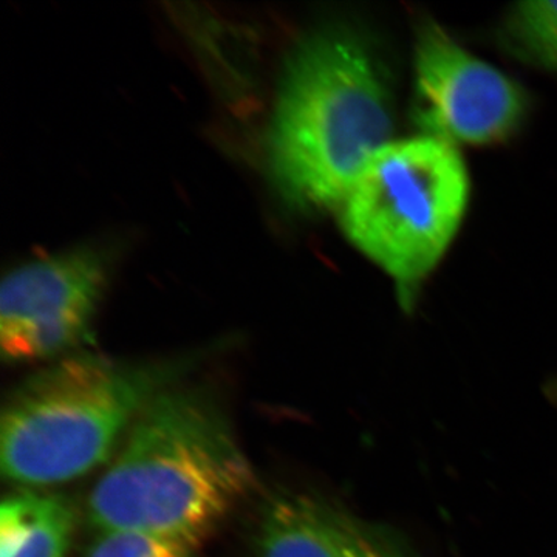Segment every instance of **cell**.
Returning <instances> with one entry per match:
<instances>
[{
	"label": "cell",
	"mask_w": 557,
	"mask_h": 557,
	"mask_svg": "<svg viewBox=\"0 0 557 557\" xmlns=\"http://www.w3.org/2000/svg\"><path fill=\"white\" fill-rule=\"evenodd\" d=\"M255 485L222 410L194 388L150 399L91 490L89 520L104 533L200 542Z\"/></svg>",
	"instance_id": "obj_1"
},
{
	"label": "cell",
	"mask_w": 557,
	"mask_h": 557,
	"mask_svg": "<svg viewBox=\"0 0 557 557\" xmlns=\"http://www.w3.org/2000/svg\"><path fill=\"white\" fill-rule=\"evenodd\" d=\"M394 97L368 40L347 27L311 33L289 54L274 102L269 161L300 209L339 207L370 160L394 141Z\"/></svg>",
	"instance_id": "obj_2"
},
{
	"label": "cell",
	"mask_w": 557,
	"mask_h": 557,
	"mask_svg": "<svg viewBox=\"0 0 557 557\" xmlns=\"http://www.w3.org/2000/svg\"><path fill=\"white\" fill-rule=\"evenodd\" d=\"M171 362L131 364L76 355L32 375L2 413L0 461L11 482L44 487L109 460L150 399L172 386Z\"/></svg>",
	"instance_id": "obj_3"
},
{
	"label": "cell",
	"mask_w": 557,
	"mask_h": 557,
	"mask_svg": "<svg viewBox=\"0 0 557 557\" xmlns=\"http://www.w3.org/2000/svg\"><path fill=\"white\" fill-rule=\"evenodd\" d=\"M469 193L460 150L418 135L381 149L339 205L347 239L394 281L403 309L456 239Z\"/></svg>",
	"instance_id": "obj_4"
},
{
	"label": "cell",
	"mask_w": 557,
	"mask_h": 557,
	"mask_svg": "<svg viewBox=\"0 0 557 557\" xmlns=\"http://www.w3.org/2000/svg\"><path fill=\"white\" fill-rule=\"evenodd\" d=\"M527 112L518 83L469 53L432 17L418 21L410 116L420 135L456 148L497 145L519 131Z\"/></svg>",
	"instance_id": "obj_5"
},
{
	"label": "cell",
	"mask_w": 557,
	"mask_h": 557,
	"mask_svg": "<svg viewBox=\"0 0 557 557\" xmlns=\"http://www.w3.org/2000/svg\"><path fill=\"white\" fill-rule=\"evenodd\" d=\"M109 277L98 248H75L10 271L0 288L5 361L57 357L86 339Z\"/></svg>",
	"instance_id": "obj_6"
},
{
	"label": "cell",
	"mask_w": 557,
	"mask_h": 557,
	"mask_svg": "<svg viewBox=\"0 0 557 557\" xmlns=\"http://www.w3.org/2000/svg\"><path fill=\"white\" fill-rule=\"evenodd\" d=\"M258 557H383L397 542L322 498L284 494L267 505Z\"/></svg>",
	"instance_id": "obj_7"
},
{
	"label": "cell",
	"mask_w": 557,
	"mask_h": 557,
	"mask_svg": "<svg viewBox=\"0 0 557 557\" xmlns=\"http://www.w3.org/2000/svg\"><path fill=\"white\" fill-rule=\"evenodd\" d=\"M75 527L69 497L22 487L0 507V557H65Z\"/></svg>",
	"instance_id": "obj_8"
},
{
	"label": "cell",
	"mask_w": 557,
	"mask_h": 557,
	"mask_svg": "<svg viewBox=\"0 0 557 557\" xmlns=\"http://www.w3.org/2000/svg\"><path fill=\"white\" fill-rule=\"evenodd\" d=\"M498 36L516 60L557 73V0L516 3L502 22Z\"/></svg>",
	"instance_id": "obj_9"
},
{
	"label": "cell",
	"mask_w": 557,
	"mask_h": 557,
	"mask_svg": "<svg viewBox=\"0 0 557 557\" xmlns=\"http://www.w3.org/2000/svg\"><path fill=\"white\" fill-rule=\"evenodd\" d=\"M200 542L137 533L100 534L89 557H196Z\"/></svg>",
	"instance_id": "obj_10"
},
{
	"label": "cell",
	"mask_w": 557,
	"mask_h": 557,
	"mask_svg": "<svg viewBox=\"0 0 557 557\" xmlns=\"http://www.w3.org/2000/svg\"><path fill=\"white\" fill-rule=\"evenodd\" d=\"M383 557H412L409 555L408 549L403 548L401 545L395 544L394 547H392L391 552L387 553V555H384Z\"/></svg>",
	"instance_id": "obj_11"
}]
</instances>
